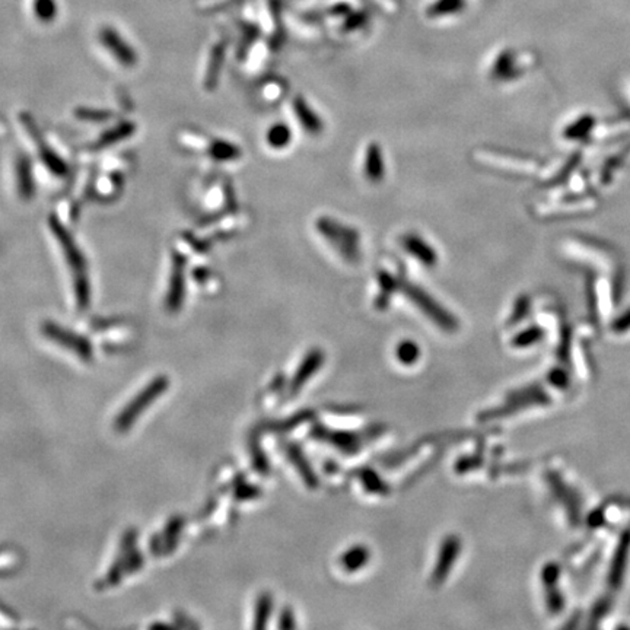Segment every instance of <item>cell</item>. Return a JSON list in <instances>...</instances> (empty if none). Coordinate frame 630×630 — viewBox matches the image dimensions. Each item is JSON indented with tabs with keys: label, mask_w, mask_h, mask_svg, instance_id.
Listing matches in <instances>:
<instances>
[{
	"label": "cell",
	"mask_w": 630,
	"mask_h": 630,
	"mask_svg": "<svg viewBox=\"0 0 630 630\" xmlns=\"http://www.w3.org/2000/svg\"><path fill=\"white\" fill-rule=\"evenodd\" d=\"M50 225H51L53 235L56 237L60 246H62V251L65 254V260L68 263V266L72 270L73 288H75L77 307L80 310H85L89 305L91 292H89V279H88V273H87V263H85L84 254L80 253L73 238L68 234V231L62 225H60L58 220L51 219Z\"/></svg>",
	"instance_id": "cell-1"
},
{
	"label": "cell",
	"mask_w": 630,
	"mask_h": 630,
	"mask_svg": "<svg viewBox=\"0 0 630 630\" xmlns=\"http://www.w3.org/2000/svg\"><path fill=\"white\" fill-rule=\"evenodd\" d=\"M317 231L320 235L332 244V247L349 263H356L360 258V235L359 232L352 228L344 225L341 222H337L333 218L321 216L315 222Z\"/></svg>",
	"instance_id": "cell-2"
},
{
	"label": "cell",
	"mask_w": 630,
	"mask_h": 630,
	"mask_svg": "<svg viewBox=\"0 0 630 630\" xmlns=\"http://www.w3.org/2000/svg\"><path fill=\"white\" fill-rule=\"evenodd\" d=\"M403 292L426 317L432 320L441 330L448 333L458 330L457 318L448 310L441 307L439 302L424 289L416 286L413 283H404Z\"/></svg>",
	"instance_id": "cell-3"
},
{
	"label": "cell",
	"mask_w": 630,
	"mask_h": 630,
	"mask_svg": "<svg viewBox=\"0 0 630 630\" xmlns=\"http://www.w3.org/2000/svg\"><path fill=\"white\" fill-rule=\"evenodd\" d=\"M170 387V379L167 377H158L152 382H149L146 387L141 390L127 405L118 415L115 419V429L118 432H125L130 429L136 419L146 410L149 404H152L162 393H165Z\"/></svg>",
	"instance_id": "cell-4"
},
{
	"label": "cell",
	"mask_w": 630,
	"mask_h": 630,
	"mask_svg": "<svg viewBox=\"0 0 630 630\" xmlns=\"http://www.w3.org/2000/svg\"><path fill=\"white\" fill-rule=\"evenodd\" d=\"M42 332L46 337L58 344H62V346L76 353L79 358H84L88 360L92 358V346L85 337H80L73 332L65 330L60 326H56L53 322H44Z\"/></svg>",
	"instance_id": "cell-5"
},
{
	"label": "cell",
	"mask_w": 630,
	"mask_h": 630,
	"mask_svg": "<svg viewBox=\"0 0 630 630\" xmlns=\"http://www.w3.org/2000/svg\"><path fill=\"white\" fill-rule=\"evenodd\" d=\"M375 432V431H374ZM353 434V432H344V431H330L326 429L324 426L317 424L315 428L313 429V436L321 441H327L332 445H334L336 448H339L340 451H343L344 454H356L360 450V445L363 438L367 436H375V434Z\"/></svg>",
	"instance_id": "cell-6"
},
{
	"label": "cell",
	"mask_w": 630,
	"mask_h": 630,
	"mask_svg": "<svg viewBox=\"0 0 630 630\" xmlns=\"http://www.w3.org/2000/svg\"><path fill=\"white\" fill-rule=\"evenodd\" d=\"M99 42L123 66H133L137 62L136 51L127 44L115 30L106 27L99 31Z\"/></svg>",
	"instance_id": "cell-7"
},
{
	"label": "cell",
	"mask_w": 630,
	"mask_h": 630,
	"mask_svg": "<svg viewBox=\"0 0 630 630\" xmlns=\"http://www.w3.org/2000/svg\"><path fill=\"white\" fill-rule=\"evenodd\" d=\"M460 550H461V541L457 536H448L442 541L438 562L434 569V575L431 578V582L434 585H439L450 575L451 567L454 566L460 555Z\"/></svg>",
	"instance_id": "cell-8"
},
{
	"label": "cell",
	"mask_w": 630,
	"mask_h": 630,
	"mask_svg": "<svg viewBox=\"0 0 630 630\" xmlns=\"http://www.w3.org/2000/svg\"><path fill=\"white\" fill-rule=\"evenodd\" d=\"M401 246L408 251L413 258H416L419 263H422L426 267H434L438 263V254L436 250L431 246L428 241H424L422 237L410 232L405 234L401 238Z\"/></svg>",
	"instance_id": "cell-9"
},
{
	"label": "cell",
	"mask_w": 630,
	"mask_h": 630,
	"mask_svg": "<svg viewBox=\"0 0 630 630\" xmlns=\"http://www.w3.org/2000/svg\"><path fill=\"white\" fill-rule=\"evenodd\" d=\"M322 362H324V353L320 349H313L307 356H305V359L302 360L301 367L298 368V371L291 382V387H289L291 396L296 394L303 387V384L314 375V372H317L320 370Z\"/></svg>",
	"instance_id": "cell-10"
},
{
	"label": "cell",
	"mask_w": 630,
	"mask_h": 630,
	"mask_svg": "<svg viewBox=\"0 0 630 630\" xmlns=\"http://www.w3.org/2000/svg\"><path fill=\"white\" fill-rule=\"evenodd\" d=\"M294 111L299 121V125L303 127L305 132L313 134V136H317L322 132V129H324L322 120L311 108V106L307 103V99H303L302 96H296L294 99Z\"/></svg>",
	"instance_id": "cell-11"
},
{
	"label": "cell",
	"mask_w": 630,
	"mask_h": 630,
	"mask_svg": "<svg viewBox=\"0 0 630 630\" xmlns=\"http://www.w3.org/2000/svg\"><path fill=\"white\" fill-rule=\"evenodd\" d=\"M170 280L167 307L170 311H177L181 307L182 299H184V273H182V263L179 258H174L172 275Z\"/></svg>",
	"instance_id": "cell-12"
},
{
	"label": "cell",
	"mask_w": 630,
	"mask_h": 630,
	"mask_svg": "<svg viewBox=\"0 0 630 630\" xmlns=\"http://www.w3.org/2000/svg\"><path fill=\"white\" fill-rule=\"evenodd\" d=\"M363 171H365V177H367L371 182H379L384 179V174H385L384 156H382V149L377 144V141H371L367 148V153H365Z\"/></svg>",
	"instance_id": "cell-13"
},
{
	"label": "cell",
	"mask_w": 630,
	"mask_h": 630,
	"mask_svg": "<svg viewBox=\"0 0 630 630\" xmlns=\"http://www.w3.org/2000/svg\"><path fill=\"white\" fill-rule=\"evenodd\" d=\"M283 450H284V454H286V457L289 458V461L295 464L296 470L302 476L303 481L307 483V486L311 487V489L317 487L318 486V479H317L315 473L313 472L308 460L303 457L302 451L299 450V446H296L295 443H289L288 442V443L283 445Z\"/></svg>",
	"instance_id": "cell-14"
},
{
	"label": "cell",
	"mask_w": 630,
	"mask_h": 630,
	"mask_svg": "<svg viewBox=\"0 0 630 630\" xmlns=\"http://www.w3.org/2000/svg\"><path fill=\"white\" fill-rule=\"evenodd\" d=\"M370 560V550L365 546H355L349 548L348 552H344L340 557V565L351 574L359 571L360 567L368 563Z\"/></svg>",
	"instance_id": "cell-15"
},
{
	"label": "cell",
	"mask_w": 630,
	"mask_h": 630,
	"mask_svg": "<svg viewBox=\"0 0 630 630\" xmlns=\"http://www.w3.org/2000/svg\"><path fill=\"white\" fill-rule=\"evenodd\" d=\"M28 130L31 133V137L34 139V144H37V146L39 149V155H42L43 160L46 162V165L56 174H63L66 171L65 162L60 159L49 146H46L43 139L39 137V133L32 126H28Z\"/></svg>",
	"instance_id": "cell-16"
},
{
	"label": "cell",
	"mask_w": 630,
	"mask_h": 630,
	"mask_svg": "<svg viewBox=\"0 0 630 630\" xmlns=\"http://www.w3.org/2000/svg\"><path fill=\"white\" fill-rule=\"evenodd\" d=\"M16 184L19 194L24 199H31L34 194V181L31 175V167L27 158H21L16 162Z\"/></svg>",
	"instance_id": "cell-17"
},
{
	"label": "cell",
	"mask_w": 630,
	"mask_h": 630,
	"mask_svg": "<svg viewBox=\"0 0 630 630\" xmlns=\"http://www.w3.org/2000/svg\"><path fill=\"white\" fill-rule=\"evenodd\" d=\"M267 145L273 149H284L291 145L292 141V130L288 125L276 123L266 133Z\"/></svg>",
	"instance_id": "cell-18"
},
{
	"label": "cell",
	"mask_w": 630,
	"mask_h": 630,
	"mask_svg": "<svg viewBox=\"0 0 630 630\" xmlns=\"http://www.w3.org/2000/svg\"><path fill=\"white\" fill-rule=\"evenodd\" d=\"M378 283H379V295L377 296L375 303L379 310H384L387 308L390 296L394 294L397 288V283L396 279L387 272H381L378 275Z\"/></svg>",
	"instance_id": "cell-19"
},
{
	"label": "cell",
	"mask_w": 630,
	"mask_h": 630,
	"mask_svg": "<svg viewBox=\"0 0 630 630\" xmlns=\"http://www.w3.org/2000/svg\"><path fill=\"white\" fill-rule=\"evenodd\" d=\"M273 610V598L270 594L263 593L256 604V617H254V627L256 629H264L267 626V622L270 619Z\"/></svg>",
	"instance_id": "cell-20"
},
{
	"label": "cell",
	"mask_w": 630,
	"mask_h": 630,
	"mask_svg": "<svg viewBox=\"0 0 630 630\" xmlns=\"http://www.w3.org/2000/svg\"><path fill=\"white\" fill-rule=\"evenodd\" d=\"M358 474H359V479L363 483V486L367 487L368 492L379 493V495L389 493V486L385 484L379 479V476L375 472H372L371 469H362L358 472Z\"/></svg>",
	"instance_id": "cell-21"
},
{
	"label": "cell",
	"mask_w": 630,
	"mask_h": 630,
	"mask_svg": "<svg viewBox=\"0 0 630 630\" xmlns=\"http://www.w3.org/2000/svg\"><path fill=\"white\" fill-rule=\"evenodd\" d=\"M210 155L216 160H232V159L235 160L237 158L241 156V151L237 145L229 144L227 140H218L215 144H212Z\"/></svg>",
	"instance_id": "cell-22"
},
{
	"label": "cell",
	"mask_w": 630,
	"mask_h": 630,
	"mask_svg": "<svg viewBox=\"0 0 630 630\" xmlns=\"http://www.w3.org/2000/svg\"><path fill=\"white\" fill-rule=\"evenodd\" d=\"M396 356L403 365H413V363H416V360L420 356V349L415 341L405 340V341H401L397 346Z\"/></svg>",
	"instance_id": "cell-23"
},
{
	"label": "cell",
	"mask_w": 630,
	"mask_h": 630,
	"mask_svg": "<svg viewBox=\"0 0 630 630\" xmlns=\"http://www.w3.org/2000/svg\"><path fill=\"white\" fill-rule=\"evenodd\" d=\"M32 11L39 21L50 23L57 15V4L56 0H34Z\"/></svg>",
	"instance_id": "cell-24"
},
{
	"label": "cell",
	"mask_w": 630,
	"mask_h": 630,
	"mask_svg": "<svg viewBox=\"0 0 630 630\" xmlns=\"http://www.w3.org/2000/svg\"><path fill=\"white\" fill-rule=\"evenodd\" d=\"M222 63H223V49H220V46H218L212 53V62L209 65V70H208V76H206L208 87H213L216 84Z\"/></svg>",
	"instance_id": "cell-25"
},
{
	"label": "cell",
	"mask_w": 630,
	"mask_h": 630,
	"mask_svg": "<svg viewBox=\"0 0 630 630\" xmlns=\"http://www.w3.org/2000/svg\"><path fill=\"white\" fill-rule=\"evenodd\" d=\"M19 565V555L11 548H0V574L13 571Z\"/></svg>",
	"instance_id": "cell-26"
},
{
	"label": "cell",
	"mask_w": 630,
	"mask_h": 630,
	"mask_svg": "<svg viewBox=\"0 0 630 630\" xmlns=\"http://www.w3.org/2000/svg\"><path fill=\"white\" fill-rule=\"evenodd\" d=\"M493 76L496 79H508L515 76V72L512 70V60L508 56L499 57V60L493 66Z\"/></svg>",
	"instance_id": "cell-27"
},
{
	"label": "cell",
	"mask_w": 630,
	"mask_h": 630,
	"mask_svg": "<svg viewBox=\"0 0 630 630\" xmlns=\"http://www.w3.org/2000/svg\"><path fill=\"white\" fill-rule=\"evenodd\" d=\"M543 336V333H541V330L540 329H530V330H525V332H522V333H519L517 337H515V340H514V344L517 348H524V346H530L531 343H534V341H537V340H540V337Z\"/></svg>",
	"instance_id": "cell-28"
},
{
	"label": "cell",
	"mask_w": 630,
	"mask_h": 630,
	"mask_svg": "<svg viewBox=\"0 0 630 630\" xmlns=\"http://www.w3.org/2000/svg\"><path fill=\"white\" fill-rule=\"evenodd\" d=\"M480 464H481V458L477 457V455H474V457H465V458L458 460V462H457V465H455V470H457L458 473H467V472H470V470H473V469H477V467H479Z\"/></svg>",
	"instance_id": "cell-29"
},
{
	"label": "cell",
	"mask_w": 630,
	"mask_h": 630,
	"mask_svg": "<svg viewBox=\"0 0 630 630\" xmlns=\"http://www.w3.org/2000/svg\"><path fill=\"white\" fill-rule=\"evenodd\" d=\"M258 495H260L258 487L248 486V484H246V486L242 484L241 487H238V491H237V498L238 499H253V498H256Z\"/></svg>",
	"instance_id": "cell-30"
},
{
	"label": "cell",
	"mask_w": 630,
	"mask_h": 630,
	"mask_svg": "<svg viewBox=\"0 0 630 630\" xmlns=\"http://www.w3.org/2000/svg\"><path fill=\"white\" fill-rule=\"evenodd\" d=\"M296 626L295 623V617H294V612H291L289 608H284L282 615H280V620H279V627L280 629H294Z\"/></svg>",
	"instance_id": "cell-31"
},
{
	"label": "cell",
	"mask_w": 630,
	"mask_h": 630,
	"mask_svg": "<svg viewBox=\"0 0 630 630\" xmlns=\"http://www.w3.org/2000/svg\"><path fill=\"white\" fill-rule=\"evenodd\" d=\"M528 307H530V302H528V299H527V298H521V299L517 302L515 311L512 313V321H514V322L519 321V320L527 314Z\"/></svg>",
	"instance_id": "cell-32"
},
{
	"label": "cell",
	"mask_w": 630,
	"mask_h": 630,
	"mask_svg": "<svg viewBox=\"0 0 630 630\" xmlns=\"http://www.w3.org/2000/svg\"><path fill=\"white\" fill-rule=\"evenodd\" d=\"M0 624H2V626H12L13 624V617L11 616L9 612H6V610H4V608H0Z\"/></svg>",
	"instance_id": "cell-33"
}]
</instances>
